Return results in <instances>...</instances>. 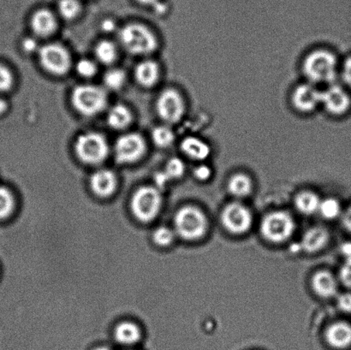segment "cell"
<instances>
[{
	"label": "cell",
	"instance_id": "cell-1",
	"mask_svg": "<svg viewBox=\"0 0 351 350\" xmlns=\"http://www.w3.org/2000/svg\"><path fill=\"white\" fill-rule=\"evenodd\" d=\"M338 58L332 51L317 49L311 51L302 61V71L309 84H335L339 75Z\"/></svg>",
	"mask_w": 351,
	"mask_h": 350
},
{
	"label": "cell",
	"instance_id": "cell-2",
	"mask_svg": "<svg viewBox=\"0 0 351 350\" xmlns=\"http://www.w3.org/2000/svg\"><path fill=\"white\" fill-rule=\"evenodd\" d=\"M119 40L130 54L147 55L158 48V39L149 27L142 24H128L120 30Z\"/></svg>",
	"mask_w": 351,
	"mask_h": 350
},
{
	"label": "cell",
	"instance_id": "cell-3",
	"mask_svg": "<svg viewBox=\"0 0 351 350\" xmlns=\"http://www.w3.org/2000/svg\"><path fill=\"white\" fill-rule=\"evenodd\" d=\"M71 103L80 114L92 116L106 109L108 97L104 88L95 85L84 84L73 89Z\"/></svg>",
	"mask_w": 351,
	"mask_h": 350
},
{
	"label": "cell",
	"instance_id": "cell-4",
	"mask_svg": "<svg viewBox=\"0 0 351 350\" xmlns=\"http://www.w3.org/2000/svg\"><path fill=\"white\" fill-rule=\"evenodd\" d=\"M174 225L176 233L182 238L195 241L206 234L208 219L197 208L184 207L176 214Z\"/></svg>",
	"mask_w": 351,
	"mask_h": 350
},
{
	"label": "cell",
	"instance_id": "cell-5",
	"mask_svg": "<svg viewBox=\"0 0 351 350\" xmlns=\"http://www.w3.org/2000/svg\"><path fill=\"white\" fill-rule=\"evenodd\" d=\"M75 153L84 164H98L109 154V145L104 136L98 132H86L77 137L75 142Z\"/></svg>",
	"mask_w": 351,
	"mask_h": 350
},
{
	"label": "cell",
	"instance_id": "cell-6",
	"mask_svg": "<svg viewBox=\"0 0 351 350\" xmlns=\"http://www.w3.org/2000/svg\"><path fill=\"white\" fill-rule=\"evenodd\" d=\"M162 197L160 190L156 187L146 186L140 188L133 195L132 199V210L136 218L143 222L153 221L159 214Z\"/></svg>",
	"mask_w": 351,
	"mask_h": 350
},
{
	"label": "cell",
	"instance_id": "cell-7",
	"mask_svg": "<svg viewBox=\"0 0 351 350\" xmlns=\"http://www.w3.org/2000/svg\"><path fill=\"white\" fill-rule=\"evenodd\" d=\"M158 115L167 125H175L181 121L186 113L185 99L175 88L165 89L156 102Z\"/></svg>",
	"mask_w": 351,
	"mask_h": 350
},
{
	"label": "cell",
	"instance_id": "cell-8",
	"mask_svg": "<svg viewBox=\"0 0 351 350\" xmlns=\"http://www.w3.org/2000/svg\"><path fill=\"white\" fill-rule=\"evenodd\" d=\"M295 227L294 219L290 214L285 212H274L263 218L261 231L268 241L278 243L290 238Z\"/></svg>",
	"mask_w": 351,
	"mask_h": 350
},
{
	"label": "cell",
	"instance_id": "cell-9",
	"mask_svg": "<svg viewBox=\"0 0 351 350\" xmlns=\"http://www.w3.org/2000/svg\"><path fill=\"white\" fill-rule=\"evenodd\" d=\"M41 66L47 73L64 75L71 67V57L66 48L58 43L45 45L39 49Z\"/></svg>",
	"mask_w": 351,
	"mask_h": 350
},
{
	"label": "cell",
	"instance_id": "cell-10",
	"mask_svg": "<svg viewBox=\"0 0 351 350\" xmlns=\"http://www.w3.org/2000/svg\"><path fill=\"white\" fill-rule=\"evenodd\" d=\"M145 152L146 142L139 134H125L116 140L114 154L119 163H135L142 159Z\"/></svg>",
	"mask_w": 351,
	"mask_h": 350
},
{
	"label": "cell",
	"instance_id": "cell-11",
	"mask_svg": "<svg viewBox=\"0 0 351 350\" xmlns=\"http://www.w3.org/2000/svg\"><path fill=\"white\" fill-rule=\"evenodd\" d=\"M293 108L302 114H311L322 104V90L317 86L304 82L297 86L291 97Z\"/></svg>",
	"mask_w": 351,
	"mask_h": 350
},
{
	"label": "cell",
	"instance_id": "cell-12",
	"mask_svg": "<svg viewBox=\"0 0 351 350\" xmlns=\"http://www.w3.org/2000/svg\"><path fill=\"white\" fill-rule=\"evenodd\" d=\"M321 106L329 115L343 116L350 108V96L345 88L335 82L322 90Z\"/></svg>",
	"mask_w": 351,
	"mask_h": 350
},
{
	"label": "cell",
	"instance_id": "cell-13",
	"mask_svg": "<svg viewBox=\"0 0 351 350\" xmlns=\"http://www.w3.org/2000/svg\"><path fill=\"white\" fill-rule=\"evenodd\" d=\"M221 218L227 231L236 235L243 234L249 231L253 223L252 214L249 209L237 202L226 205Z\"/></svg>",
	"mask_w": 351,
	"mask_h": 350
},
{
	"label": "cell",
	"instance_id": "cell-14",
	"mask_svg": "<svg viewBox=\"0 0 351 350\" xmlns=\"http://www.w3.org/2000/svg\"><path fill=\"white\" fill-rule=\"evenodd\" d=\"M180 149L186 158L198 164L206 162L212 154V147L209 143L195 136L184 137L181 140Z\"/></svg>",
	"mask_w": 351,
	"mask_h": 350
},
{
	"label": "cell",
	"instance_id": "cell-15",
	"mask_svg": "<svg viewBox=\"0 0 351 350\" xmlns=\"http://www.w3.org/2000/svg\"><path fill=\"white\" fill-rule=\"evenodd\" d=\"M118 179L111 170L96 171L90 177V187L95 195L101 197H108L115 191Z\"/></svg>",
	"mask_w": 351,
	"mask_h": 350
},
{
	"label": "cell",
	"instance_id": "cell-16",
	"mask_svg": "<svg viewBox=\"0 0 351 350\" xmlns=\"http://www.w3.org/2000/svg\"><path fill=\"white\" fill-rule=\"evenodd\" d=\"M58 22L54 14L50 10H38L31 18V27L33 32L40 37H48L56 31Z\"/></svg>",
	"mask_w": 351,
	"mask_h": 350
},
{
	"label": "cell",
	"instance_id": "cell-17",
	"mask_svg": "<svg viewBox=\"0 0 351 350\" xmlns=\"http://www.w3.org/2000/svg\"><path fill=\"white\" fill-rule=\"evenodd\" d=\"M160 68L154 60H144L135 68V77L137 82L143 88L154 87L159 81Z\"/></svg>",
	"mask_w": 351,
	"mask_h": 350
},
{
	"label": "cell",
	"instance_id": "cell-18",
	"mask_svg": "<svg viewBox=\"0 0 351 350\" xmlns=\"http://www.w3.org/2000/svg\"><path fill=\"white\" fill-rule=\"evenodd\" d=\"M326 340L333 348H348L351 345V325L346 322L332 324L326 332Z\"/></svg>",
	"mask_w": 351,
	"mask_h": 350
},
{
	"label": "cell",
	"instance_id": "cell-19",
	"mask_svg": "<svg viewBox=\"0 0 351 350\" xmlns=\"http://www.w3.org/2000/svg\"><path fill=\"white\" fill-rule=\"evenodd\" d=\"M328 232L323 227H313L305 232L301 243L302 250L315 253L324 248L328 242Z\"/></svg>",
	"mask_w": 351,
	"mask_h": 350
},
{
	"label": "cell",
	"instance_id": "cell-20",
	"mask_svg": "<svg viewBox=\"0 0 351 350\" xmlns=\"http://www.w3.org/2000/svg\"><path fill=\"white\" fill-rule=\"evenodd\" d=\"M313 289L318 296L330 298L338 292V283L335 276L326 271L315 274L312 280Z\"/></svg>",
	"mask_w": 351,
	"mask_h": 350
},
{
	"label": "cell",
	"instance_id": "cell-21",
	"mask_svg": "<svg viewBox=\"0 0 351 350\" xmlns=\"http://www.w3.org/2000/svg\"><path fill=\"white\" fill-rule=\"evenodd\" d=\"M253 188L252 179L245 173H239L232 175L227 184L230 194L237 198L247 197L252 192Z\"/></svg>",
	"mask_w": 351,
	"mask_h": 350
},
{
	"label": "cell",
	"instance_id": "cell-22",
	"mask_svg": "<svg viewBox=\"0 0 351 350\" xmlns=\"http://www.w3.org/2000/svg\"><path fill=\"white\" fill-rule=\"evenodd\" d=\"M108 123L114 129H126L132 121V113L127 106L119 104L109 110L106 116Z\"/></svg>",
	"mask_w": 351,
	"mask_h": 350
},
{
	"label": "cell",
	"instance_id": "cell-23",
	"mask_svg": "<svg viewBox=\"0 0 351 350\" xmlns=\"http://www.w3.org/2000/svg\"><path fill=\"white\" fill-rule=\"evenodd\" d=\"M321 200L317 195L311 191H304L295 199V205L302 214L312 215L318 212Z\"/></svg>",
	"mask_w": 351,
	"mask_h": 350
},
{
	"label": "cell",
	"instance_id": "cell-24",
	"mask_svg": "<svg viewBox=\"0 0 351 350\" xmlns=\"http://www.w3.org/2000/svg\"><path fill=\"white\" fill-rule=\"evenodd\" d=\"M114 336L119 344L130 345L136 344L139 340L141 332L136 324L125 321L118 325L115 329Z\"/></svg>",
	"mask_w": 351,
	"mask_h": 350
},
{
	"label": "cell",
	"instance_id": "cell-25",
	"mask_svg": "<svg viewBox=\"0 0 351 350\" xmlns=\"http://www.w3.org/2000/svg\"><path fill=\"white\" fill-rule=\"evenodd\" d=\"M95 54L99 63L110 65L118 58V49L112 41L101 40L96 45Z\"/></svg>",
	"mask_w": 351,
	"mask_h": 350
},
{
	"label": "cell",
	"instance_id": "cell-26",
	"mask_svg": "<svg viewBox=\"0 0 351 350\" xmlns=\"http://www.w3.org/2000/svg\"><path fill=\"white\" fill-rule=\"evenodd\" d=\"M175 138V133L168 125L157 126L153 129V142L161 149H167L173 145Z\"/></svg>",
	"mask_w": 351,
	"mask_h": 350
},
{
	"label": "cell",
	"instance_id": "cell-27",
	"mask_svg": "<svg viewBox=\"0 0 351 350\" xmlns=\"http://www.w3.org/2000/svg\"><path fill=\"white\" fill-rule=\"evenodd\" d=\"M105 87L110 90H119L126 82V75L125 71L120 68H111L106 72L104 77H103Z\"/></svg>",
	"mask_w": 351,
	"mask_h": 350
},
{
	"label": "cell",
	"instance_id": "cell-28",
	"mask_svg": "<svg viewBox=\"0 0 351 350\" xmlns=\"http://www.w3.org/2000/svg\"><path fill=\"white\" fill-rule=\"evenodd\" d=\"M318 212L326 219H335L342 214V208L338 200L328 198L321 201Z\"/></svg>",
	"mask_w": 351,
	"mask_h": 350
},
{
	"label": "cell",
	"instance_id": "cell-29",
	"mask_svg": "<svg viewBox=\"0 0 351 350\" xmlns=\"http://www.w3.org/2000/svg\"><path fill=\"white\" fill-rule=\"evenodd\" d=\"M186 166L181 159L179 158H171V160H168L166 164V167L162 171L165 176L167 177V179L170 181L179 179L185 173Z\"/></svg>",
	"mask_w": 351,
	"mask_h": 350
},
{
	"label": "cell",
	"instance_id": "cell-30",
	"mask_svg": "<svg viewBox=\"0 0 351 350\" xmlns=\"http://www.w3.org/2000/svg\"><path fill=\"white\" fill-rule=\"evenodd\" d=\"M58 13L63 18L72 20L81 12V5L78 0H60L58 5Z\"/></svg>",
	"mask_w": 351,
	"mask_h": 350
},
{
	"label": "cell",
	"instance_id": "cell-31",
	"mask_svg": "<svg viewBox=\"0 0 351 350\" xmlns=\"http://www.w3.org/2000/svg\"><path fill=\"white\" fill-rule=\"evenodd\" d=\"M14 208V198L8 188L0 187V219H3L12 214Z\"/></svg>",
	"mask_w": 351,
	"mask_h": 350
},
{
	"label": "cell",
	"instance_id": "cell-32",
	"mask_svg": "<svg viewBox=\"0 0 351 350\" xmlns=\"http://www.w3.org/2000/svg\"><path fill=\"white\" fill-rule=\"evenodd\" d=\"M75 71L80 77L88 79L94 77L97 72V66L94 61L82 58L75 65Z\"/></svg>",
	"mask_w": 351,
	"mask_h": 350
},
{
	"label": "cell",
	"instance_id": "cell-33",
	"mask_svg": "<svg viewBox=\"0 0 351 350\" xmlns=\"http://www.w3.org/2000/svg\"><path fill=\"white\" fill-rule=\"evenodd\" d=\"M175 232L170 228L162 227L158 228L154 233V241L160 246H168L174 241Z\"/></svg>",
	"mask_w": 351,
	"mask_h": 350
},
{
	"label": "cell",
	"instance_id": "cell-34",
	"mask_svg": "<svg viewBox=\"0 0 351 350\" xmlns=\"http://www.w3.org/2000/svg\"><path fill=\"white\" fill-rule=\"evenodd\" d=\"M13 85L14 77L12 71L5 65L0 64V92L10 90Z\"/></svg>",
	"mask_w": 351,
	"mask_h": 350
},
{
	"label": "cell",
	"instance_id": "cell-35",
	"mask_svg": "<svg viewBox=\"0 0 351 350\" xmlns=\"http://www.w3.org/2000/svg\"><path fill=\"white\" fill-rule=\"evenodd\" d=\"M194 177L199 182H206L211 178L213 175L212 168L204 163H199L198 166L195 168Z\"/></svg>",
	"mask_w": 351,
	"mask_h": 350
},
{
	"label": "cell",
	"instance_id": "cell-36",
	"mask_svg": "<svg viewBox=\"0 0 351 350\" xmlns=\"http://www.w3.org/2000/svg\"><path fill=\"white\" fill-rule=\"evenodd\" d=\"M339 277L346 286L351 288V259L346 260L340 269Z\"/></svg>",
	"mask_w": 351,
	"mask_h": 350
},
{
	"label": "cell",
	"instance_id": "cell-37",
	"mask_svg": "<svg viewBox=\"0 0 351 350\" xmlns=\"http://www.w3.org/2000/svg\"><path fill=\"white\" fill-rule=\"evenodd\" d=\"M338 306L340 310L351 313V293H343L338 298Z\"/></svg>",
	"mask_w": 351,
	"mask_h": 350
},
{
	"label": "cell",
	"instance_id": "cell-38",
	"mask_svg": "<svg viewBox=\"0 0 351 350\" xmlns=\"http://www.w3.org/2000/svg\"><path fill=\"white\" fill-rule=\"evenodd\" d=\"M341 77L343 82L351 88V57L347 58L343 63Z\"/></svg>",
	"mask_w": 351,
	"mask_h": 350
},
{
	"label": "cell",
	"instance_id": "cell-39",
	"mask_svg": "<svg viewBox=\"0 0 351 350\" xmlns=\"http://www.w3.org/2000/svg\"><path fill=\"white\" fill-rule=\"evenodd\" d=\"M36 47L38 46L36 40L33 39H25L23 40V48L27 53H32V51L36 49Z\"/></svg>",
	"mask_w": 351,
	"mask_h": 350
},
{
	"label": "cell",
	"instance_id": "cell-40",
	"mask_svg": "<svg viewBox=\"0 0 351 350\" xmlns=\"http://www.w3.org/2000/svg\"><path fill=\"white\" fill-rule=\"evenodd\" d=\"M343 225L351 233V207L343 212L342 217Z\"/></svg>",
	"mask_w": 351,
	"mask_h": 350
},
{
	"label": "cell",
	"instance_id": "cell-41",
	"mask_svg": "<svg viewBox=\"0 0 351 350\" xmlns=\"http://www.w3.org/2000/svg\"><path fill=\"white\" fill-rule=\"evenodd\" d=\"M341 253L345 256L346 260L351 259V242H345L340 247Z\"/></svg>",
	"mask_w": 351,
	"mask_h": 350
},
{
	"label": "cell",
	"instance_id": "cell-42",
	"mask_svg": "<svg viewBox=\"0 0 351 350\" xmlns=\"http://www.w3.org/2000/svg\"><path fill=\"white\" fill-rule=\"evenodd\" d=\"M102 29L106 32H112L115 29V23L112 20H105L102 23Z\"/></svg>",
	"mask_w": 351,
	"mask_h": 350
},
{
	"label": "cell",
	"instance_id": "cell-43",
	"mask_svg": "<svg viewBox=\"0 0 351 350\" xmlns=\"http://www.w3.org/2000/svg\"><path fill=\"white\" fill-rule=\"evenodd\" d=\"M8 109V105H7V102L5 99L0 98V116L3 115V113H5Z\"/></svg>",
	"mask_w": 351,
	"mask_h": 350
},
{
	"label": "cell",
	"instance_id": "cell-44",
	"mask_svg": "<svg viewBox=\"0 0 351 350\" xmlns=\"http://www.w3.org/2000/svg\"><path fill=\"white\" fill-rule=\"evenodd\" d=\"M137 1L145 5H156L159 0H137Z\"/></svg>",
	"mask_w": 351,
	"mask_h": 350
},
{
	"label": "cell",
	"instance_id": "cell-45",
	"mask_svg": "<svg viewBox=\"0 0 351 350\" xmlns=\"http://www.w3.org/2000/svg\"><path fill=\"white\" fill-rule=\"evenodd\" d=\"M94 350H112V349L108 347H103V346H102V347L96 348Z\"/></svg>",
	"mask_w": 351,
	"mask_h": 350
}]
</instances>
